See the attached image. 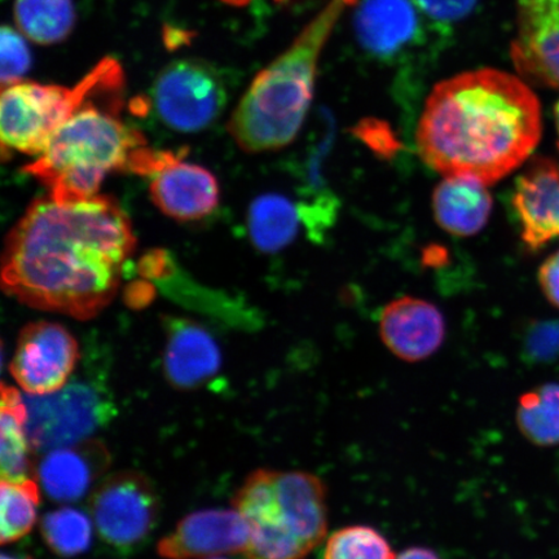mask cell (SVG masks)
I'll return each mask as SVG.
<instances>
[{
    "mask_svg": "<svg viewBox=\"0 0 559 559\" xmlns=\"http://www.w3.org/2000/svg\"><path fill=\"white\" fill-rule=\"evenodd\" d=\"M204 559H226V558H221V557H210V558H204Z\"/></svg>",
    "mask_w": 559,
    "mask_h": 559,
    "instance_id": "38",
    "label": "cell"
},
{
    "mask_svg": "<svg viewBox=\"0 0 559 559\" xmlns=\"http://www.w3.org/2000/svg\"><path fill=\"white\" fill-rule=\"evenodd\" d=\"M26 436L34 452L86 442L115 416V403L103 383L69 380L47 395L24 396Z\"/></svg>",
    "mask_w": 559,
    "mask_h": 559,
    "instance_id": "6",
    "label": "cell"
},
{
    "mask_svg": "<svg viewBox=\"0 0 559 559\" xmlns=\"http://www.w3.org/2000/svg\"><path fill=\"white\" fill-rule=\"evenodd\" d=\"M386 537L373 527L347 526L335 531L328 539L324 559H395Z\"/></svg>",
    "mask_w": 559,
    "mask_h": 559,
    "instance_id": "27",
    "label": "cell"
},
{
    "mask_svg": "<svg viewBox=\"0 0 559 559\" xmlns=\"http://www.w3.org/2000/svg\"><path fill=\"white\" fill-rule=\"evenodd\" d=\"M438 225L454 236L478 234L487 225L492 210L491 194L486 185L465 177H449L432 194Z\"/></svg>",
    "mask_w": 559,
    "mask_h": 559,
    "instance_id": "20",
    "label": "cell"
},
{
    "mask_svg": "<svg viewBox=\"0 0 559 559\" xmlns=\"http://www.w3.org/2000/svg\"><path fill=\"white\" fill-rule=\"evenodd\" d=\"M513 207L522 240L536 250L559 237V163L536 158L515 183Z\"/></svg>",
    "mask_w": 559,
    "mask_h": 559,
    "instance_id": "14",
    "label": "cell"
},
{
    "mask_svg": "<svg viewBox=\"0 0 559 559\" xmlns=\"http://www.w3.org/2000/svg\"><path fill=\"white\" fill-rule=\"evenodd\" d=\"M26 37L11 26H3L0 33V80L3 87L23 81L32 67V53Z\"/></svg>",
    "mask_w": 559,
    "mask_h": 559,
    "instance_id": "28",
    "label": "cell"
},
{
    "mask_svg": "<svg viewBox=\"0 0 559 559\" xmlns=\"http://www.w3.org/2000/svg\"><path fill=\"white\" fill-rule=\"evenodd\" d=\"M81 358L67 328L38 321L26 325L10 366L13 379L29 395H47L66 386Z\"/></svg>",
    "mask_w": 559,
    "mask_h": 559,
    "instance_id": "9",
    "label": "cell"
},
{
    "mask_svg": "<svg viewBox=\"0 0 559 559\" xmlns=\"http://www.w3.org/2000/svg\"><path fill=\"white\" fill-rule=\"evenodd\" d=\"M40 534L56 556L73 558L90 549L93 522L79 509L61 508L44 516Z\"/></svg>",
    "mask_w": 559,
    "mask_h": 559,
    "instance_id": "26",
    "label": "cell"
},
{
    "mask_svg": "<svg viewBox=\"0 0 559 559\" xmlns=\"http://www.w3.org/2000/svg\"><path fill=\"white\" fill-rule=\"evenodd\" d=\"M555 117H556V128H557V134H558V148H559V102L556 105Z\"/></svg>",
    "mask_w": 559,
    "mask_h": 559,
    "instance_id": "35",
    "label": "cell"
},
{
    "mask_svg": "<svg viewBox=\"0 0 559 559\" xmlns=\"http://www.w3.org/2000/svg\"><path fill=\"white\" fill-rule=\"evenodd\" d=\"M222 2H225L230 5H235V7H241V5L248 4L250 2V0H222Z\"/></svg>",
    "mask_w": 559,
    "mask_h": 559,
    "instance_id": "34",
    "label": "cell"
},
{
    "mask_svg": "<svg viewBox=\"0 0 559 559\" xmlns=\"http://www.w3.org/2000/svg\"><path fill=\"white\" fill-rule=\"evenodd\" d=\"M435 23L449 26L469 16L478 0H412Z\"/></svg>",
    "mask_w": 559,
    "mask_h": 559,
    "instance_id": "29",
    "label": "cell"
},
{
    "mask_svg": "<svg viewBox=\"0 0 559 559\" xmlns=\"http://www.w3.org/2000/svg\"><path fill=\"white\" fill-rule=\"evenodd\" d=\"M280 521L286 531L313 551L328 534V488L318 475L277 472L275 477Z\"/></svg>",
    "mask_w": 559,
    "mask_h": 559,
    "instance_id": "15",
    "label": "cell"
},
{
    "mask_svg": "<svg viewBox=\"0 0 559 559\" xmlns=\"http://www.w3.org/2000/svg\"><path fill=\"white\" fill-rule=\"evenodd\" d=\"M333 0L300 32L292 46L258 74L230 117L228 130L251 153L284 148L305 122L318 66L344 9Z\"/></svg>",
    "mask_w": 559,
    "mask_h": 559,
    "instance_id": "4",
    "label": "cell"
},
{
    "mask_svg": "<svg viewBox=\"0 0 559 559\" xmlns=\"http://www.w3.org/2000/svg\"><path fill=\"white\" fill-rule=\"evenodd\" d=\"M412 0H362L355 15V33L365 51L390 60L414 47L421 20Z\"/></svg>",
    "mask_w": 559,
    "mask_h": 559,
    "instance_id": "18",
    "label": "cell"
},
{
    "mask_svg": "<svg viewBox=\"0 0 559 559\" xmlns=\"http://www.w3.org/2000/svg\"><path fill=\"white\" fill-rule=\"evenodd\" d=\"M121 69L116 59L105 58L74 87L24 81L3 87L0 100L3 151L38 157L55 132Z\"/></svg>",
    "mask_w": 559,
    "mask_h": 559,
    "instance_id": "5",
    "label": "cell"
},
{
    "mask_svg": "<svg viewBox=\"0 0 559 559\" xmlns=\"http://www.w3.org/2000/svg\"><path fill=\"white\" fill-rule=\"evenodd\" d=\"M110 464L103 443L86 440L46 452L35 467L45 493L56 502H75L88 493Z\"/></svg>",
    "mask_w": 559,
    "mask_h": 559,
    "instance_id": "17",
    "label": "cell"
},
{
    "mask_svg": "<svg viewBox=\"0 0 559 559\" xmlns=\"http://www.w3.org/2000/svg\"><path fill=\"white\" fill-rule=\"evenodd\" d=\"M0 559H33L32 557L27 556H13V555H2V558Z\"/></svg>",
    "mask_w": 559,
    "mask_h": 559,
    "instance_id": "36",
    "label": "cell"
},
{
    "mask_svg": "<svg viewBox=\"0 0 559 559\" xmlns=\"http://www.w3.org/2000/svg\"><path fill=\"white\" fill-rule=\"evenodd\" d=\"M539 99L519 76L479 69L440 82L417 129L419 155L445 177L493 185L542 138Z\"/></svg>",
    "mask_w": 559,
    "mask_h": 559,
    "instance_id": "2",
    "label": "cell"
},
{
    "mask_svg": "<svg viewBox=\"0 0 559 559\" xmlns=\"http://www.w3.org/2000/svg\"><path fill=\"white\" fill-rule=\"evenodd\" d=\"M165 374L174 388L192 390L213 380L222 367V354L206 328L192 320L166 318Z\"/></svg>",
    "mask_w": 559,
    "mask_h": 559,
    "instance_id": "16",
    "label": "cell"
},
{
    "mask_svg": "<svg viewBox=\"0 0 559 559\" xmlns=\"http://www.w3.org/2000/svg\"><path fill=\"white\" fill-rule=\"evenodd\" d=\"M299 209L278 194H264L250 205L248 229L251 241L265 253H275L295 239Z\"/></svg>",
    "mask_w": 559,
    "mask_h": 559,
    "instance_id": "22",
    "label": "cell"
},
{
    "mask_svg": "<svg viewBox=\"0 0 559 559\" xmlns=\"http://www.w3.org/2000/svg\"><path fill=\"white\" fill-rule=\"evenodd\" d=\"M516 26V72L534 85L559 90V0H519Z\"/></svg>",
    "mask_w": 559,
    "mask_h": 559,
    "instance_id": "11",
    "label": "cell"
},
{
    "mask_svg": "<svg viewBox=\"0 0 559 559\" xmlns=\"http://www.w3.org/2000/svg\"><path fill=\"white\" fill-rule=\"evenodd\" d=\"M40 492L37 481L2 480L0 485V543H15L37 522Z\"/></svg>",
    "mask_w": 559,
    "mask_h": 559,
    "instance_id": "25",
    "label": "cell"
},
{
    "mask_svg": "<svg viewBox=\"0 0 559 559\" xmlns=\"http://www.w3.org/2000/svg\"><path fill=\"white\" fill-rule=\"evenodd\" d=\"M135 248L129 216L114 199L34 201L7 239L5 293L33 309L79 320L96 317L115 298Z\"/></svg>",
    "mask_w": 559,
    "mask_h": 559,
    "instance_id": "1",
    "label": "cell"
},
{
    "mask_svg": "<svg viewBox=\"0 0 559 559\" xmlns=\"http://www.w3.org/2000/svg\"><path fill=\"white\" fill-rule=\"evenodd\" d=\"M395 559H440V557L429 548L412 547L402 551Z\"/></svg>",
    "mask_w": 559,
    "mask_h": 559,
    "instance_id": "33",
    "label": "cell"
},
{
    "mask_svg": "<svg viewBox=\"0 0 559 559\" xmlns=\"http://www.w3.org/2000/svg\"><path fill=\"white\" fill-rule=\"evenodd\" d=\"M27 408L15 388L2 383L0 402V474L2 480L32 479L31 444L26 436Z\"/></svg>",
    "mask_w": 559,
    "mask_h": 559,
    "instance_id": "21",
    "label": "cell"
},
{
    "mask_svg": "<svg viewBox=\"0 0 559 559\" xmlns=\"http://www.w3.org/2000/svg\"><path fill=\"white\" fill-rule=\"evenodd\" d=\"M275 477L276 471L258 469L249 475L235 496L234 508L250 528L245 556L249 559H306L310 551L280 523Z\"/></svg>",
    "mask_w": 559,
    "mask_h": 559,
    "instance_id": "10",
    "label": "cell"
},
{
    "mask_svg": "<svg viewBox=\"0 0 559 559\" xmlns=\"http://www.w3.org/2000/svg\"><path fill=\"white\" fill-rule=\"evenodd\" d=\"M531 352L536 355H554L559 352V323L537 324L528 340Z\"/></svg>",
    "mask_w": 559,
    "mask_h": 559,
    "instance_id": "31",
    "label": "cell"
},
{
    "mask_svg": "<svg viewBox=\"0 0 559 559\" xmlns=\"http://www.w3.org/2000/svg\"><path fill=\"white\" fill-rule=\"evenodd\" d=\"M354 132L377 155L389 157L395 155L396 151L400 150V143H397L390 126L374 120V118H367V120L361 121L356 126Z\"/></svg>",
    "mask_w": 559,
    "mask_h": 559,
    "instance_id": "30",
    "label": "cell"
},
{
    "mask_svg": "<svg viewBox=\"0 0 559 559\" xmlns=\"http://www.w3.org/2000/svg\"><path fill=\"white\" fill-rule=\"evenodd\" d=\"M97 534L109 548L130 554L150 539L157 526L159 500L143 474L120 472L96 487L91 499Z\"/></svg>",
    "mask_w": 559,
    "mask_h": 559,
    "instance_id": "8",
    "label": "cell"
},
{
    "mask_svg": "<svg viewBox=\"0 0 559 559\" xmlns=\"http://www.w3.org/2000/svg\"><path fill=\"white\" fill-rule=\"evenodd\" d=\"M516 424L522 436L535 445L559 444V384H543L523 394Z\"/></svg>",
    "mask_w": 559,
    "mask_h": 559,
    "instance_id": "24",
    "label": "cell"
},
{
    "mask_svg": "<svg viewBox=\"0 0 559 559\" xmlns=\"http://www.w3.org/2000/svg\"><path fill=\"white\" fill-rule=\"evenodd\" d=\"M347 5H356L358 4V0H342Z\"/></svg>",
    "mask_w": 559,
    "mask_h": 559,
    "instance_id": "37",
    "label": "cell"
},
{
    "mask_svg": "<svg viewBox=\"0 0 559 559\" xmlns=\"http://www.w3.org/2000/svg\"><path fill=\"white\" fill-rule=\"evenodd\" d=\"M380 335L396 358L407 362L423 361L443 345L444 318L428 300L404 297L384 307Z\"/></svg>",
    "mask_w": 559,
    "mask_h": 559,
    "instance_id": "13",
    "label": "cell"
},
{
    "mask_svg": "<svg viewBox=\"0 0 559 559\" xmlns=\"http://www.w3.org/2000/svg\"><path fill=\"white\" fill-rule=\"evenodd\" d=\"M123 83L120 70L88 97L55 132L37 159L25 167L48 188L53 200L95 198L108 173L142 171L152 148L142 132L121 121Z\"/></svg>",
    "mask_w": 559,
    "mask_h": 559,
    "instance_id": "3",
    "label": "cell"
},
{
    "mask_svg": "<svg viewBox=\"0 0 559 559\" xmlns=\"http://www.w3.org/2000/svg\"><path fill=\"white\" fill-rule=\"evenodd\" d=\"M151 195L170 218L191 222L212 214L219 202L218 181L204 167L177 157L153 175Z\"/></svg>",
    "mask_w": 559,
    "mask_h": 559,
    "instance_id": "19",
    "label": "cell"
},
{
    "mask_svg": "<svg viewBox=\"0 0 559 559\" xmlns=\"http://www.w3.org/2000/svg\"><path fill=\"white\" fill-rule=\"evenodd\" d=\"M250 528L236 509H205L181 520L157 545L165 559H199L245 554Z\"/></svg>",
    "mask_w": 559,
    "mask_h": 559,
    "instance_id": "12",
    "label": "cell"
},
{
    "mask_svg": "<svg viewBox=\"0 0 559 559\" xmlns=\"http://www.w3.org/2000/svg\"><path fill=\"white\" fill-rule=\"evenodd\" d=\"M160 121L193 134L212 126L225 110L228 93L219 70L206 61L183 59L160 72L152 91Z\"/></svg>",
    "mask_w": 559,
    "mask_h": 559,
    "instance_id": "7",
    "label": "cell"
},
{
    "mask_svg": "<svg viewBox=\"0 0 559 559\" xmlns=\"http://www.w3.org/2000/svg\"><path fill=\"white\" fill-rule=\"evenodd\" d=\"M539 283L549 302L559 309V251L542 264Z\"/></svg>",
    "mask_w": 559,
    "mask_h": 559,
    "instance_id": "32",
    "label": "cell"
},
{
    "mask_svg": "<svg viewBox=\"0 0 559 559\" xmlns=\"http://www.w3.org/2000/svg\"><path fill=\"white\" fill-rule=\"evenodd\" d=\"M13 16L17 31L34 44L51 46L73 32V0H16Z\"/></svg>",
    "mask_w": 559,
    "mask_h": 559,
    "instance_id": "23",
    "label": "cell"
}]
</instances>
